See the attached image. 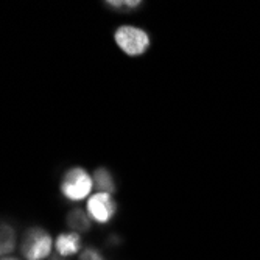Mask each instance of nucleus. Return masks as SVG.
Segmentation results:
<instances>
[{
  "instance_id": "f257e3e1",
  "label": "nucleus",
  "mask_w": 260,
  "mask_h": 260,
  "mask_svg": "<svg viewBox=\"0 0 260 260\" xmlns=\"http://www.w3.org/2000/svg\"><path fill=\"white\" fill-rule=\"evenodd\" d=\"M59 188L66 200L80 203L90 197L93 181L87 170H84L83 167H72L64 173Z\"/></svg>"
},
{
  "instance_id": "f03ea898",
  "label": "nucleus",
  "mask_w": 260,
  "mask_h": 260,
  "mask_svg": "<svg viewBox=\"0 0 260 260\" xmlns=\"http://www.w3.org/2000/svg\"><path fill=\"white\" fill-rule=\"evenodd\" d=\"M55 248V240L44 228H30L20 242V254L25 260H45Z\"/></svg>"
},
{
  "instance_id": "7ed1b4c3",
  "label": "nucleus",
  "mask_w": 260,
  "mask_h": 260,
  "mask_svg": "<svg viewBox=\"0 0 260 260\" xmlns=\"http://www.w3.org/2000/svg\"><path fill=\"white\" fill-rule=\"evenodd\" d=\"M114 41L128 56H140L150 49V36L145 30L134 25H122L115 30Z\"/></svg>"
},
{
  "instance_id": "20e7f679",
  "label": "nucleus",
  "mask_w": 260,
  "mask_h": 260,
  "mask_svg": "<svg viewBox=\"0 0 260 260\" xmlns=\"http://www.w3.org/2000/svg\"><path fill=\"white\" fill-rule=\"evenodd\" d=\"M86 212L92 221L106 224L109 223L115 212H117V203L109 193H93L89 197L87 204H86Z\"/></svg>"
},
{
  "instance_id": "39448f33",
  "label": "nucleus",
  "mask_w": 260,
  "mask_h": 260,
  "mask_svg": "<svg viewBox=\"0 0 260 260\" xmlns=\"http://www.w3.org/2000/svg\"><path fill=\"white\" fill-rule=\"evenodd\" d=\"M83 248V240L78 232H64L59 234L55 240V249L59 257H72L78 254Z\"/></svg>"
},
{
  "instance_id": "423d86ee",
  "label": "nucleus",
  "mask_w": 260,
  "mask_h": 260,
  "mask_svg": "<svg viewBox=\"0 0 260 260\" xmlns=\"http://www.w3.org/2000/svg\"><path fill=\"white\" fill-rule=\"evenodd\" d=\"M17 237L16 231L8 223L0 221V258L11 254L16 248Z\"/></svg>"
},
{
  "instance_id": "0eeeda50",
  "label": "nucleus",
  "mask_w": 260,
  "mask_h": 260,
  "mask_svg": "<svg viewBox=\"0 0 260 260\" xmlns=\"http://www.w3.org/2000/svg\"><path fill=\"white\" fill-rule=\"evenodd\" d=\"M92 181H93V187H95L100 193L112 195L115 192V181H114L111 172L106 170L105 167H99L95 172H93Z\"/></svg>"
},
{
  "instance_id": "6e6552de",
  "label": "nucleus",
  "mask_w": 260,
  "mask_h": 260,
  "mask_svg": "<svg viewBox=\"0 0 260 260\" xmlns=\"http://www.w3.org/2000/svg\"><path fill=\"white\" fill-rule=\"evenodd\" d=\"M67 226L78 234L87 232V231H90L92 220L89 218L87 212H84L81 209H74V210H70L67 215Z\"/></svg>"
},
{
  "instance_id": "1a4fd4ad",
  "label": "nucleus",
  "mask_w": 260,
  "mask_h": 260,
  "mask_svg": "<svg viewBox=\"0 0 260 260\" xmlns=\"http://www.w3.org/2000/svg\"><path fill=\"white\" fill-rule=\"evenodd\" d=\"M106 5H109L112 10H120V11H131L140 7V2H136V0H131V2H106Z\"/></svg>"
},
{
  "instance_id": "9d476101",
  "label": "nucleus",
  "mask_w": 260,
  "mask_h": 260,
  "mask_svg": "<svg viewBox=\"0 0 260 260\" xmlns=\"http://www.w3.org/2000/svg\"><path fill=\"white\" fill-rule=\"evenodd\" d=\"M80 260H105L102 252L95 248H86L80 254Z\"/></svg>"
},
{
  "instance_id": "9b49d317",
  "label": "nucleus",
  "mask_w": 260,
  "mask_h": 260,
  "mask_svg": "<svg viewBox=\"0 0 260 260\" xmlns=\"http://www.w3.org/2000/svg\"><path fill=\"white\" fill-rule=\"evenodd\" d=\"M0 260H20V258H17V257H13V255H7V257H2Z\"/></svg>"
}]
</instances>
